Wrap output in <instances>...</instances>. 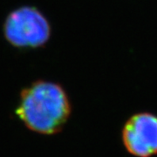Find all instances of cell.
I'll list each match as a JSON object with an SVG mask.
<instances>
[{"mask_svg": "<svg viewBox=\"0 0 157 157\" xmlns=\"http://www.w3.org/2000/svg\"><path fill=\"white\" fill-rule=\"evenodd\" d=\"M72 107L60 85L39 80L21 92L16 113L26 128L41 135L60 132L71 115Z\"/></svg>", "mask_w": 157, "mask_h": 157, "instance_id": "1", "label": "cell"}, {"mask_svg": "<svg viewBox=\"0 0 157 157\" xmlns=\"http://www.w3.org/2000/svg\"><path fill=\"white\" fill-rule=\"evenodd\" d=\"M7 40L18 47H38L50 37V25L45 17L33 7L12 11L5 24Z\"/></svg>", "mask_w": 157, "mask_h": 157, "instance_id": "2", "label": "cell"}, {"mask_svg": "<svg viewBox=\"0 0 157 157\" xmlns=\"http://www.w3.org/2000/svg\"><path fill=\"white\" fill-rule=\"evenodd\" d=\"M121 139L126 150L134 156L157 155V115L147 112L132 115L124 124Z\"/></svg>", "mask_w": 157, "mask_h": 157, "instance_id": "3", "label": "cell"}]
</instances>
